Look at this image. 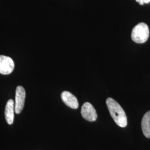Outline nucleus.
I'll return each instance as SVG.
<instances>
[{
  "label": "nucleus",
  "instance_id": "5",
  "mask_svg": "<svg viewBox=\"0 0 150 150\" xmlns=\"http://www.w3.org/2000/svg\"><path fill=\"white\" fill-rule=\"evenodd\" d=\"M81 115L82 117L90 122L96 120L97 114L95 108L89 102H85L81 107Z\"/></svg>",
  "mask_w": 150,
  "mask_h": 150
},
{
  "label": "nucleus",
  "instance_id": "7",
  "mask_svg": "<svg viewBox=\"0 0 150 150\" xmlns=\"http://www.w3.org/2000/svg\"><path fill=\"white\" fill-rule=\"evenodd\" d=\"M14 111H15V102L12 100H9L6 105L5 115L6 120L9 125H11L13 122L14 120Z\"/></svg>",
  "mask_w": 150,
  "mask_h": 150
},
{
  "label": "nucleus",
  "instance_id": "4",
  "mask_svg": "<svg viewBox=\"0 0 150 150\" xmlns=\"http://www.w3.org/2000/svg\"><path fill=\"white\" fill-rule=\"evenodd\" d=\"M15 68V64L11 57L0 55V74L2 75H9Z\"/></svg>",
  "mask_w": 150,
  "mask_h": 150
},
{
  "label": "nucleus",
  "instance_id": "3",
  "mask_svg": "<svg viewBox=\"0 0 150 150\" xmlns=\"http://www.w3.org/2000/svg\"><path fill=\"white\" fill-rule=\"evenodd\" d=\"M26 98V92L25 88L21 86L16 87L15 111L17 114L21 112L24 107Z\"/></svg>",
  "mask_w": 150,
  "mask_h": 150
},
{
  "label": "nucleus",
  "instance_id": "9",
  "mask_svg": "<svg viewBox=\"0 0 150 150\" xmlns=\"http://www.w3.org/2000/svg\"><path fill=\"white\" fill-rule=\"evenodd\" d=\"M139 5H144L145 4H149L150 2V0H136Z\"/></svg>",
  "mask_w": 150,
  "mask_h": 150
},
{
  "label": "nucleus",
  "instance_id": "2",
  "mask_svg": "<svg viewBox=\"0 0 150 150\" xmlns=\"http://www.w3.org/2000/svg\"><path fill=\"white\" fill-rule=\"evenodd\" d=\"M149 28L145 23L141 22L134 27L131 32L132 41L137 43L146 42L149 37Z\"/></svg>",
  "mask_w": 150,
  "mask_h": 150
},
{
  "label": "nucleus",
  "instance_id": "1",
  "mask_svg": "<svg viewBox=\"0 0 150 150\" xmlns=\"http://www.w3.org/2000/svg\"><path fill=\"white\" fill-rule=\"evenodd\" d=\"M106 105L110 113L118 126L125 127L127 125V118L122 107L116 101L111 97L106 100Z\"/></svg>",
  "mask_w": 150,
  "mask_h": 150
},
{
  "label": "nucleus",
  "instance_id": "6",
  "mask_svg": "<svg viewBox=\"0 0 150 150\" xmlns=\"http://www.w3.org/2000/svg\"><path fill=\"white\" fill-rule=\"evenodd\" d=\"M61 99L64 104L72 109L79 107V102L77 98L69 91H64L61 93Z\"/></svg>",
  "mask_w": 150,
  "mask_h": 150
},
{
  "label": "nucleus",
  "instance_id": "8",
  "mask_svg": "<svg viewBox=\"0 0 150 150\" xmlns=\"http://www.w3.org/2000/svg\"><path fill=\"white\" fill-rule=\"evenodd\" d=\"M141 127L145 137L150 139V111L144 115L141 122Z\"/></svg>",
  "mask_w": 150,
  "mask_h": 150
}]
</instances>
